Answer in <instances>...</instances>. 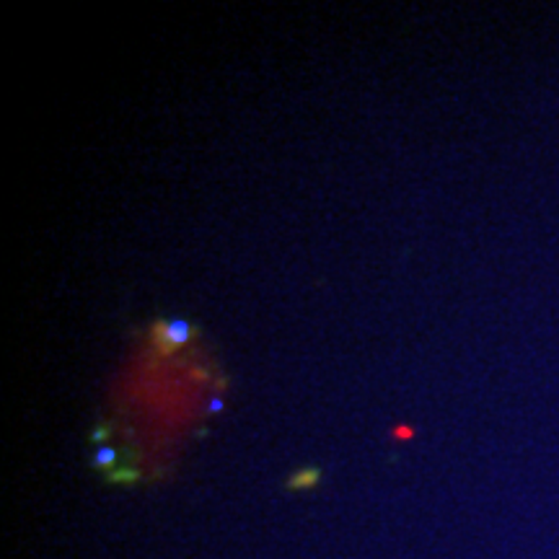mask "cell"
I'll return each instance as SVG.
<instances>
[{
    "label": "cell",
    "mask_w": 559,
    "mask_h": 559,
    "mask_svg": "<svg viewBox=\"0 0 559 559\" xmlns=\"http://www.w3.org/2000/svg\"><path fill=\"white\" fill-rule=\"evenodd\" d=\"M153 332L158 334L160 353H171V349H177L190 342L192 324L187 319H169V321H160V324H156V330Z\"/></svg>",
    "instance_id": "1"
},
{
    "label": "cell",
    "mask_w": 559,
    "mask_h": 559,
    "mask_svg": "<svg viewBox=\"0 0 559 559\" xmlns=\"http://www.w3.org/2000/svg\"><path fill=\"white\" fill-rule=\"evenodd\" d=\"M94 461L96 466H102V469H109L111 464H117V451L111 449V445H99L94 453Z\"/></svg>",
    "instance_id": "2"
},
{
    "label": "cell",
    "mask_w": 559,
    "mask_h": 559,
    "mask_svg": "<svg viewBox=\"0 0 559 559\" xmlns=\"http://www.w3.org/2000/svg\"><path fill=\"white\" fill-rule=\"evenodd\" d=\"M218 409H223V400H221V396H215V400H210L207 412H218Z\"/></svg>",
    "instance_id": "3"
},
{
    "label": "cell",
    "mask_w": 559,
    "mask_h": 559,
    "mask_svg": "<svg viewBox=\"0 0 559 559\" xmlns=\"http://www.w3.org/2000/svg\"><path fill=\"white\" fill-rule=\"evenodd\" d=\"M396 436H404V438H407V436H412V432H409V428H400V430H396Z\"/></svg>",
    "instance_id": "4"
}]
</instances>
